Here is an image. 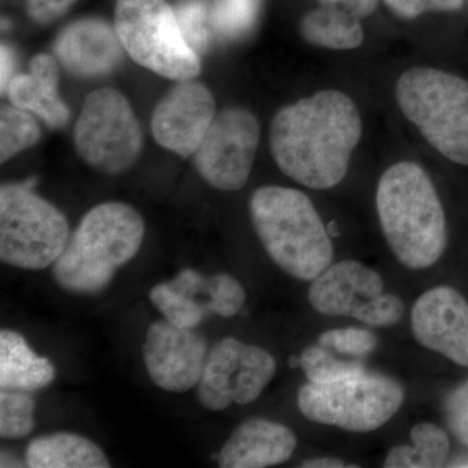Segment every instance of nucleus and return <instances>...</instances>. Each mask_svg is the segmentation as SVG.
I'll return each mask as SVG.
<instances>
[{
    "label": "nucleus",
    "instance_id": "nucleus-14",
    "mask_svg": "<svg viewBox=\"0 0 468 468\" xmlns=\"http://www.w3.org/2000/svg\"><path fill=\"white\" fill-rule=\"evenodd\" d=\"M410 323L419 345L468 367V302L460 292L441 285L423 292Z\"/></svg>",
    "mask_w": 468,
    "mask_h": 468
},
{
    "label": "nucleus",
    "instance_id": "nucleus-10",
    "mask_svg": "<svg viewBox=\"0 0 468 468\" xmlns=\"http://www.w3.org/2000/svg\"><path fill=\"white\" fill-rule=\"evenodd\" d=\"M275 358L255 345L234 337L223 338L208 351L199 380V402L211 411H221L232 403L249 405L275 378Z\"/></svg>",
    "mask_w": 468,
    "mask_h": 468
},
{
    "label": "nucleus",
    "instance_id": "nucleus-5",
    "mask_svg": "<svg viewBox=\"0 0 468 468\" xmlns=\"http://www.w3.org/2000/svg\"><path fill=\"white\" fill-rule=\"evenodd\" d=\"M396 100L433 149L468 165L467 80L435 68H411L397 81Z\"/></svg>",
    "mask_w": 468,
    "mask_h": 468
},
{
    "label": "nucleus",
    "instance_id": "nucleus-37",
    "mask_svg": "<svg viewBox=\"0 0 468 468\" xmlns=\"http://www.w3.org/2000/svg\"><path fill=\"white\" fill-rule=\"evenodd\" d=\"M301 467L303 468H344L354 467L345 463L343 460L335 457L311 458V460L302 462Z\"/></svg>",
    "mask_w": 468,
    "mask_h": 468
},
{
    "label": "nucleus",
    "instance_id": "nucleus-11",
    "mask_svg": "<svg viewBox=\"0 0 468 468\" xmlns=\"http://www.w3.org/2000/svg\"><path fill=\"white\" fill-rule=\"evenodd\" d=\"M260 140L254 113L245 109L221 111L194 153V165L211 186L237 192L248 183Z\"/></svg>",
    "mask_w": 468,
    "mask_h": 468
},
{
    "label": "nucleus",
    "instance_id": "nucleus-22",
    "mask_svg": "<svg viewBox=\"0 0 468 468\" xmlns=\"http://www.w3.org/2000/svg\"><path fill=\"white\" fill-rule=\"evenodd\" d=\"M411 445H397L385 457V468H437L445 466L451 454L448 433L430 421L415 424Z\"/></svg>",
    "mask_w": 468,
    "mask_h": 468
},
{
    "label": "nucleus",
    "instance_id": "nucleus-33",
    "mask_svg": "<svg viewBox=\"0 0 468 468\" xmlns=\"http://www.w3.org/2000/svg\"><path fill=\"white\" fill-rule=\"evenodd\" d=\"M384 3L397 16L410 20L428 11H460L464 0H384Z\"/></svg>",
    "mask_w": 468,
    "mask_h": 468
},
{
    "label": "nucleus",
    "instance_id": "nucleus-24",
    "mask_svg": "<svg viewBox=\"0 0 468 468\" xmlns=\"http://www.w3.org/2000/svg\"><path fill=\"white\" fill-rule=\"evenodd\" d=\"M150 301L165 319L180 328H197L211 314L206 302L176 291L168 282L154 286Z\"/></svg>",
    "mask_w": 468,
    "mask_h": 468
},
{
    "label": "nucleus",
    "instance_id": "nucleus-18",
    "mask_svg": "<svg viewBox=\"0 0 468 468\" xmlns=\"http://www.w3.org/2000/svg\"><path fill=\"white\" fill-rule=\"evenodd\" d=\"M58 85L57 58L41 54L30 61L27 75L14 76L5 92L14 106L41 117L46 124L58 129L66 126L70 113L58 97Z\"/></svg>",
    "mask_w": 468,
    "mask_h": 468
},
{
    "label": "nucleus",
    "instance_id": "nucleus-20",
    "mask_svg": "<svg viewBox=\"0 0 468 468\" xmlns=\"http://www.w3.org/2000/svg\"><path fill=\"white\" fill-rule=\"evenodd\" d=\"M27 466L32 468H107L106 454L91 440L69 432L34 439L27 448Z\"/></svg>",
    "mask_w": 468,
    "mask_h": 468
},
{
    "label": "nucleus",
    "instance_id": "nucleus-35",
    "mask_svg": "<svg viewBox=\"0 0 468 468\" xmlns=\"http://www.w3.org/2000/svg\"><path fill=\"white\" fill-rule=\"evenodd\" d=\"M323 5H343L356 17L368 16L377 9L378 0H319Z\"/></svg>",
    "mask_w": 468,
    "mask_h": 468
},
{
    "label": "nucleus",
    "instance_id": "nucleus-25",
    "mask_svg": "<svg viewBox=\"0 0 468 468\" xmlns=\"http://www.w3.org/2000/svg\"><path fill=\"white\" fill-rule=\"evenodd\" d=\"M261 0H211L208 5L212 33L221 38H239L254 27Z\"/></svg>",
    "mask_w": 468,
    "mask_h": 468
},
{
    "label": "nucleus",
    "instance_id": "nucleus-19",
    "mask_svg": "<svg viewBox=\"0 0 468 468\" xmlns=\"http://www.w3.org/2000/svg\"><path fill=\"white\" fill-rule=\"evenodd\" d=\"M57 371L50 359L39 356L26 338L15 331L0 332V388L36 392L55 380Z\"/></svg>",
    "mask_w": 468,
    "mask_h": 468
},
{
    "label": "nucleus",
    "instance_id": "nucleus-32",
    "mask_svg": "<svg viewBox=\"0 0 468 468\" xmlns=\"http://www.w3.org/2000/svg\"><path fill=\"white\" fill-rule=\"evenodd\" d=\"M445 418L452 435L468 446V380L449 394Z\"/></svg>",
    "mask_w": 468,
    "mask_h": 468
},
{
    "label": "nucleus",
    "instance_id": "nucleus-13",
    "mask_svg": "<svg viewBox=\"0 0 468 468\" xmlns=\"http://www.w3.org/2000/svg\"><path fill=\"white\" fill-rule=\"evenodd\" d=\"M215 116V100L207 86L186 80L156 104L151 131L160 146L187 158L198 149Z\"/></svg>",
    "mask_w": 468,
    "mask_h": 468
},
{
    "label": "nucleus",
    "instance_id": "nucleus-2",
    "mask_svg": "<svg viewBox=\"0 0 468 468\" xmlns=\"http://www.w3.org/2000/svg\"><path fill=\"white\" fill-rule=\"evenodd\" d=\"M377 209L388 246L403 267L426 270L448 245L445 211L430 176L420 165L399 162L378 185Z\"/></svg>",
    "mask_w": 468,
    "mask_h": 468
},
{
    "label": "nucleus",
    "instance_id": "nucleus-12",
    "mask_svg": "<svg viewBox=\"0 0 468 468\" xmlns=\"http://www.w3.org/2000/svg\"><path fill=\"white\" fill-rule=\"evenodd\" d=\"M143 354L147 374L156 387L165 392L185 393L201 380L208 345L194 329L160 319L147 329Z\"/></svg>",
    "mask_w": 468,
    "mask_h": 468
},
{
    "label": "nucleus",
    "instance_id": "nucleus-27",
    "mask_svg": "<svg viewBox=\"0 0 468 468\" xmlns=\"http://www.w3.org/2000/svg\"><path fill=\"white\" fill-rule=\"evenodd\" d=\"M36 401L26 390L0 392V436L16 440L29 435L36 427Z\"/></svg>",
    "mask_w": 468,
    "mask_h": 468
},
{
    "label": "nucleus",
    "instance_id": "nucleus-36",
    "mask_svg": "<svg viewBox=\"0 0 468 468\" xmlns=\"http://www.w3.org/2000/svg\"><path fill=\"white\" fill-rule=\"evenodd\" d=\"M0 64H2V67H0V69H2V72H0L2 82H0V85H2L3 94H5L7 91L9 81L14 79L12 70H14L15 58L8 46L2 45V48H0Z\"/></svg>",
    "mask_w": 468,
    "mask_h": 468
},
{
    "label": "nucleus",
    "instance_id": "nucleus-1",
    "mask_svg": "<svg viewBox=\"0 0 468 468\" xmlns=\"http://www.w3.org/2000/svg\"><path fill=\"white\" fill-rule=\"evenodd\" d=\"M362 137V119L349 95L323 90L285 106L271 124V151L288 177L314 190L337 186Z\"/></svg>",
    "mask_w": 468,
    "mask_h": 468
},
{
    "label": "nucleus",
    "instance_id": "nucleus-34",
    "mask_svg": "<svg viewBox=\"0 0 468 468\" xmlns=\"http://www.w3.org/2000/svg\"><path fill=\"white\" fill-rule=\"evenodd\" d=\"M77 0H26L27 15L37 24H51L64 16Z\"/></svg>",
    "mask_w": 468,
    "mask_h": 468
},
{
    "label": "nucleus",
    "instance_id": "nucleus-4",
    "mask_svg": "<svg viewBox=\"0 0 468 468\" xmlns=\"http://www.w3.org/2000/svg\"><path fill=\"white\" fill-rule=\"evenodd\" d=\"M144 221L125 203L95 206L82 218L52 272L61 288L95 294L109 286L119 268L129 263L143 245Z\"/></svg>",
    "mask_w": 468,
    "mask_h": 468
},
{
    "label": "nucleus",
    "instance_id": "nucleus-15",
    "mask_svg": "<svg viewBox=\"0 0 468 468\" xmlns=\"http://www.w3.org/2000/svg\"><path fill=\"white\" fill-rule=\"evenodd\" d=\"M124 51L115 26L97 17L73 21L54 43L58 63L80 79H101L115 72Z\"/></svg>",
    "mask_w": 468,
    "mask_h": 468
},
{
    "label": "nucleus",
    "instance_id": "nucleus-30",
    "mask_svg": "<svg viewBox=\"0 0 468 468\" xmlns=\"http://www.w3.org/2000/svg\"><path fill=\"white\" fill-rule=\"evenodd\" d=\"M316 344L351 358L362 359L377 350L378 340L371 329L346 326L323 332Z\"/></svg>",
    "mask_w": 468,
    "mask_h": 468
},
{
    "label": "nucleus",
    "instance_id": "nucleus-16",
    "mask_svg": "<svg viewBox=\"0 0 468 468\" xmlns=\"http://www.w3.org/2000/svg\"><path fill=\"white\" fill-rule=\"evenodd\" d=\"M384 292L383 276L358 261L332 263L311 282L307 298L320 315L356 319L372 298Z\"/></svg>",
    "mask_w": 468,
    "mask_h": 468
},
{
    "label": "nucleus",
    "instance_id": "nucleus-6",
    "mask_svg": "<svg viewBox=\"0 0 468 468\" xmlns=\"http://www.w3.org/2000/svg\"><path fill=\"white\" fill-rule=\"evenodd\" d=\"M405 388L396 378L360 372L332 383H310L298 390L301 414L314 423L353 433L374 432L402 408Z\"/></svg>",
    "mask_w": 468,
    "mask_h": 468
},
{
    "label": "nucleus",
    "instance_id": "nucleus-23",
    "mask_svg": "<svg viewBox=\"0 0 468 468\" xmlns=\"http://www.w3.org/2000/svg\"><path fill=\"white\" fill-rule=\"evenodd\" d=\"M41 137V129L32 113L18 107L3 106L0 111V160L2 163L29 149Z\"/></svg>",
    "mask_w": 468,
    "mask_h": 468
},
{
    "label": "nucleus",
    "instance_id": "nucleus-8",
    "mask_svg": "<svg viewBox=\"0 0 468 468\" xmlns=\"http://www.w3.org/2000/svg\"><path fill=\"white\" fill-rule=\"evenodd\" d=\"M115 29L135 63L156 75L180 82L201 72L199 55L185 41L165 0H117Z\"/></svg>",
    "mask_w": 468,
    "mask_h": 468
},
{
    "label": "nucleus",
    "instance_id": "nucleus-7",
    "mask_svg": "<svg viewBox=\"0 0 468 468\" xmlns=\"http://www.w3.org/2000/svg\"><path fill=\"white\" fill-rule=\"evenodd\" d=\"M69 241L66 217L24 183L0 189V260L21 270L54 266Z\"/></svg>",
    "mask_w": 468,
    "mask_h": 468
},
{
    "label": "nucleus",
    "instance_id": "nucleus-38",
    "mask_svg": "<svg viewBox=\"0 0 468 468\" xmlns=\"http://www.w3.org/2000/svg\"><path fill=\"white\" fill-rule=\"evenodd\" d=\"M289 365H291L292 368L298 367V366L301 365L300 356H292L291 360H289Z\"/></svg>",
    "mask_w": 468,
    "mask_h": 468
},
{
    "label": "nucleus",
    "instance_id": "nucleus-29",
    "mask_svg": "<svg viewBox=\"0 0 468 468\" xmlns=\"http://www.w3.org/2000/svg\"><path fill=\"white\" fill-rule=\"evenodd\" d=\"M206 300L209 313L221 318H232L245 306L246 292L236 277L218 273L207 277Z\"/></svg>",
    "mask_w": 468,
    "mask_h": 468
},
{
    "label": "nucleus",
    "instance_id": "nucleus-21",
    "mask_svg": "<svg viewBox=\"0 0 468 468\" xmlns=\"http://www.w3.org/2000/svg\"><path fill=\"white\" fill-rule=\"evenodd\" d=\"M300 33L309 45L328 50H354L365 38L360 18L338 5H323L304 15Z\"/></svg>",
    "mask_w": 468,
    "mask_h": 468
},
{
    "label": "nucleus",
    "instance_id": "nucleus-3",
    "mask_svg": "<svg viewBox=\"0 0 468 468\" xmlns=\"http://www.w3.org/2000/svg\"><path fill=\"white\" fill-rule=\"evenodd\" d=\"M255 233L277 267L301 282H313L334 263L328 230L306 194L292 187L255 190L250 199Z\"/></svg>",
    "mask_w": 468,
    "mask_h": 468
},
{
    "label": "nucleus",
    "instance_id": "nucleus-28",
    "mask_svg": "<svg viewBox=\"0 0 468 468\" xmlns=\"http://www.w3.org/2000/svg\"><path fill=\"white\" fill-rule=\"evenodd\" d=\"M175 14L187 45L198 55L207 50L212 34L208 3L205 0H181L176 5Z\"/></svg>",
    "mask_w": 468,
    "mask_h": 468
},
{
    "label": "nucleus",
    "instance_id": "nucleus-31",
    "mask_svg": "<svg viewBox=\"0 0 468 468\" xmlns=\"http://www.w3.org/2000/svg\"><path fill=\"white\" fill-rule=\"evenodd\" d=\"M405 314V304L399 295L381 292L356 314V320L369 328H389L399 324Z\"/></svg>",
    "mask_w": 468,
    "mask_h": 468
},
{
    "label": "nucleus",
    "instance_id": "nucleus-26",
    "mask_svg": "<svg viewBox=\"0 0 468 468\" xmlns=\"http://www.w3.org/2000/svg\"><path fill=\"white\" fill-rule=\"evenodd\" d=\"M300 367L310 383H332L367 371L362 360L338 358L322 345H311L302 351Z\"/></svg>",
    "mask_w": 468,
    "mask_h": 468
},
{
    "label": "nucleus",
    "instance_id": "nucleus-9",
    "mask_svg": "<svg viewBox=\"0 0 468 468\" xmlns=\"http://www.w3.org/2000/svg\"><path fill=\"white\" fill-rule=\"evenodd\" d=\"M77 153L101 174L119 175L135 165L144 135L131 103L115 89L86 97L75 126Z\"/></svg>",
    "mask_w": 468,
    "mask_h": 468
},
{
    "label": "nucleus",
    "instance_id": "nucleus-17",
    "mask_svg": "<svg viewBox=\"0 0 468 468\" xmlns=\"http://www.w3.org/2000/svg\"><path fill=\"white\" fill-rule=\"evenodd\" d=\"M294 432L277 421L251 418L242 421L215 460L223 468H264L291 460L297 449Z\"/></svg>",
    "mask_w": 468,
    "mask_h": 468
}]
</instances>
